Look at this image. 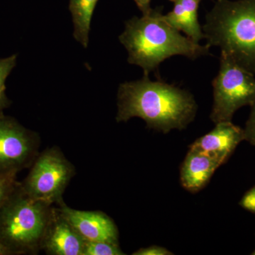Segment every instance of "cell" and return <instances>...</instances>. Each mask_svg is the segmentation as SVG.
Returning a JSON list of instances; mask_svg holds the SVG:
<instances>
[{"label": "cell", "mask_w": 255, "mask_h": 255, "mask_svg": "<svg viewBox=\"0 0 255 255\" xmlns=\"http://www.w3.org/2000/svg\"><path fill=\"white\" fill-rule=\"evenodd\" d=\"M197 105L192 95L174 85L141 80L121 84L118 90L117 122L133 117L145 121L147 127L167 133L185 128L195 117Z\"/></svg>", "instance_id": "obj_1"}, {"label": "cell", "mask_w": 255, "mask_h": 255, "mask_svg": "<svg viewBox=\"0 0 255 255\" xmlns=\"http://www.w3.org/2000/svg\"><path fill=\"white\" fill-rule=\"evenodd\" d=\"M119 38L128 53V63L142 68L144 75L157 70L161 63L173 55L196 59L209 53L207 45L201 46L182 36L166 22L158 7L141 17L128 20Z\"/></svg>", "instance_id": "obj_2"}, {"label": "cell", "mask_w": 255, "mask_h": 255, "mask_svg": "<svg viewBox=\"0 0 255 255\" xmlns=\"http://www.w3.org/2000/svg\"><path fill=\"white\" fill-rule=\"evenodd\" d=\"M203 32L208 46L255 75V0H216Z\"/></svg>", "instance_id": "obj_3"}, {"label": "cell", "mask_w": 255, "mask_h": 255, "mask_svg": "<svg viewBox=\"0 0 255 255\" xmlns=\"http://www.w3.org/2000/svg\"><path fill=\"white\" fill-rule=\"evenodd\" d=\"M53 206L30 197L18 183L0 209V241L11 255L41 251Z\"/></svg>", "instance_id": "obj_4"}, {"label": "cell", "mask_w": 255, "mask_h": 255, "mask_svg": "<svg viewBox=\"0 0 255 255\" xmlns=\"http://www.w3.org/2000/svg\"><path fill=\"white\" fill-rule=\"evenodd\" d=\"M75 174L73 164L59 147L53 146L39 152L21 186L30 197L55 206L63 201L64 192Z\"/></svg>", "instance_id": "obj_5"}, {"label": "cell", "mask_w": 255, "mask_h": 255, "mask_svg": "<svg viewBox=\"0 0 255 255\" xmlns=\"http://www.w3.org/2000/svg\"><path fill=\"white\" fill-rule=\"evenodd\" d=\"M212 85L214 101L210 118L215 124L231 122L236 111L255 102V74L223 53L219 74Z\"/></svg>", "instance_id": "obj_6"}, {"label": "cell", "mask_w": 255, "mask_h": 255, "mask_svg": "<svg viewBox=\"0 0 255 255\" xmlns=\"http://www.w3.org/2000/svg\"><path fill=\"white\" fill-rule=\"evenodd\" d=\"M39 135L0 113V177H16L39 154Z\"/></svg>", "instance_id": "obj_7"}, {"label": "cell", "mask_w": 255, "mask_h": 255, "mask_svg": "<svg viewBox=\"0 0 255 255\" xmlns=\"http://www.w3.org/2000/svg\"><path fill=\"white\" fill-rule=\"evenodd\" d=\"M57 207L85 241L119 243L118 228L105 213L72 209L63 201Z\"/></svg>", "instance_id": "obj_8"}, {"label": "cell", "mask_w": 255, "mask_h": 255, "mask_svg": "<svg viewBox=\"0 0 255 255\" xmlns=\"http://www.w3.org/2000/svg\"><path fill=\"white\" fill-rule=\"evenodd\" d=\"M85 240L64 217L56 206L41 243V250L50 255H82Z\"/></svg>", "instance_id": "obj_9"}, {"label": "cell", "mask_w": 255, "mask_h": 255, "mask_svg": "<svg viewBox=\"0 0 255 255\" xmlns=\"http://www.w3.org/2000/svg\"><path fill=\"white\" fill-rule=\"evenodd\" d=\"M216 124L214 130L197 139L191 145L190 148L196 149L214 157L222 165L236 147L245 140L244 129L231 122Z\"/></svg>", "instance_id": "obj_10"}, {"label": "cell", "mask_w": 255, "mask_h": 255, "mask_svg": "<svg viewBox=\"0 0 255 255\" xmlns=\"http://www.w3.org/2000/svg\"><path fill=\"white\" fill-rule=\"evenodd\" d=\"M221 164L217 159L190 148L181 169V182L187 191L200 190Z\"/></svg>", "instance_id": "obj_11"}, {"label": "cell", "mask_w": 255, "mask_h": 255, "mask_svg": "<svg viewBox=\"0 0 255 255\" xmlns=\"http://www.w3.org/2000/svg\"><path fill=\"white\" fill-rule=\"evenodd\" d=\"M201 0H172L173 9L163 15L171 26L182 31L195 43L204 38V32L198 19V9Z\"/></svg>", "instance_id": "obj_12"}, {"label": "cell", "mask_w": 255, "mask_h": 255, "mask_svg": "<svg viewBox=\"0 0 255 255\" xmlns=\"http://www.w3.org/2000/svg\"><path fill=\"white\" fill-rule=\"evenodd\" d=\"M98 0H70L69 9L74 26L73 36L87 48L89 43L92 16Z\"/></svg>", "instance_id": "obj_13"}, {"label": "cell", "mask_w": 255, "mask_h": 255, "mask_svg": "<svg viewBox=\"0 0 255 255\" xmlns=\"http://www.w3.org/2000/svg\"><path fill=\"white\" fill-rule=\"evenodd\" d=\"M17 54H14L7 58H0V113L8 108L11 105V101L6 95V78L16 65Z\"/></svg>", "instance_id": "obj_14"}, {"label": "cell", "mask_w": 255, "mask_h": 255, "mask_svg": "<svg viewBox=\"0 0 255 255\" xmlns=\"http://www.w3.org/2000/svg\"><path fill=\"white\" fill-rule=\"evenodd\" d=\"M119 243L105 241H85L82 255H124Z\"/></svg>", "instance_id": "obj_15"}, {"label": "cell", "mask_w": 255, "mask_h": 255, "mask_svg": "<svg viewBox=\"0 0 255 255\" xmlns=\"http://www.w3.org/2000/svg\"><path fill=\"white\" fill-rule=\"evenodd\" d=\"M15 177H0V209L17 185Z\"/></svg>", "instance_id": "obj_16"}, {"label": "cell", "mask_w": 255, "mask_h": 255, "mask_svg": "<svg viewBox=\"0 0 255 255\" xmlns=\"http://www.w3.org/2000/svg\"><path fill=\"white\" fill-rule=\"evenodd\" d=\"M251 107V114L244 129L245 140L255 146V102Z\"/></svg>", "instance_id": "obj_17"}, {"label": "cell", "mask_w": 255, "mask_h": 255, "mask_svg": "<svg viewBox=\"0 0 255 255\" xmlns=\"http://www.w3.org/2000/svg\"><path fill=\"white\" fill-rule=\"evenodd\" d=\"M240 205L255 214V186L243 196L240 201Z\"/></svg>", "instance_id": "obj_18"}, {"label": "cell", "mask_w": 255, "mask_h": 255, "mask_svg": "<svg viewBox=\"0 0 255 255\" xmlns=\"http://www.w3.org/2000/svg\"><path fill=\"white\" fill-rule=\"evenodd\" d=\"M133 255H173L166 248L159 246H150L147 248H140L138 251L132 253Z\"/></svg>", "instance_id": "obj_19"}, {"label": "cell", "mask_w": 255, "mask_h": 255, "mask_svg": "<svg viewBox=\"0 0 255 255\" xmlns=\"http://www.w3.org/2000/svg\"><path fill=\"white\" fill-rule=\"evenodd\" d=\"M138 9L142 11V14L150 11L152 8L150 7L151 0H134Z\"/></svg>", "instance_id": "obj_20"}, {"label": "cell", "mask_w": 255, "mask_h": 255, "mask_svg": "<svg viewBox=\"0 0 255 255\" xmlns=\"http://www.w3.org/2000/svg\"><path fill=\"white\" fill-rule=\"evenodd\" d=\"M11 255V252L9 251L7 248L0 241V255Z\"/></svg>", "instance_id": "obj_21"}, {"label": "cell", "mask_w": 255, "mask_h": 255, "mask_svg": "<svg viewBox=\"0 0 255 255\" xmlns=\"http://www.w3.org/2000/svg\"><path fill=\"white\" fill-rule=\"evenodd\" d=\"M252 255H255V250L253 252V253H252Z\"/></svg>", "instance_id": "obj_22"}, {"label": "cell", "mask_w": 255, "mask_h": 255, "mask_svg": "<svg viewBox=\"0 0 255 255\" xmlns=\"http://www.w3.org/2000/svg\"><path fill=\"white\" fill-rule=\"evenodd\" d=\"M169 1H172V0H169Z\"/></svg>", "instance_id": "obj_23"}]
</instances>
